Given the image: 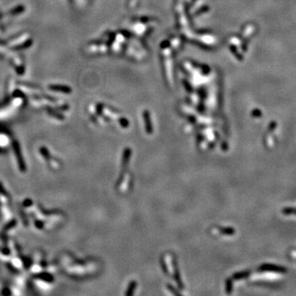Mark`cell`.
Returning <instances> with one entry per match:
<instances>
[{"instance_id": "obj_1", "label": "cell", "mask_w": 296, "mask_h": 296, "mask_svg": "<svg viewBox=\"0 0 296 296\" xmlns=\"http://www.w3.org/2000/svg\"><path fill=\"white\" fill-rule=\"evenodd\" d=\"M258 271H272V272H280L285 273L287 271L286 267L281 266H276L273 264H263L258 267Z\"/></svg>"}, {"instance_id": "obj_9", "label": "cell", "mask_w": 296, "mask_h": 296, "mask_svg": "<svg viewBox=\"0 0 296 296\" xmlns=\"http://www.w3.org/2000/svg\"><path fill=\"white\" fill-rule=\"evenodd\" d=\"M167 288L169 289V290L170 291V292L174 293V294H176V295H180V294H181L179 292H178V291H176L175 290H174V288L173 286H170V285H168V286H167Z\"/></svg>"}, {"instance_id": "obj_4", "label": "cell", "mask_w": 296, "mask_h": 296, "mask_svg": "<svg viewBox=\"0 0 296 296\" xmlns=\"http://www.w3.org/2000/svg\"><path fill=\"white\" fill-rule=\"evenodd\" d=\"M136 286H137V282H136L135 281H131L130 284H129V286H128V290H127V292L125 293V295L127 296L132 295V294H133V292H134V290H135Z\"/></svg>"}, {"instance_id": "obj_10", "label": "cell", "mask_w": 296, "mask_h": 296, "mask_svg": "<svg viewBox=\"0 0 296 296\" xmlns=\"http://www.w3.org/2000/svg\"><path fill=\"white\" fill-rule=\"evenodd\" d=\"M161 266H162V268H163V271H164V272H166V274L168 273V269H167V267H166V265L165 264V262H164V261L163 260H161Z\"/></svg>"}, {"instance_id": "obj_3", "label": "cell", "mask_w": 296, "mask_h": 296, "mask_svg": "<svg viewBox=\"0 0 296 296\" xmlns=\"http://www.w3.org/2000/svg\"><path fill=\"white\" fill-rule=\"evenodd\" d=\"M250 275V271H240V272H237L233 275V278L235 280H240V279L246 278Z\"/></svg>"}, {"instance_id": "obj_11", "label": "cell", "mask_w": 296, "mask_h": 296, "mask_svg": "<svg viewBox=\"0 0 296 296\" xmlns=\"http://www.w3.org/2000/svg\"><path fill=\"white\" fill-rule=\"evenodd\" d=\"M221 148H222V150H224V151H226V150L228 149V145H227L226 142L222 143V145H221Z\"/></svg>"}, {"instance_id": "obj_7", "label": "cell", "mask_w": 296, "mask_h": 296, "mask_svg": "<svg viewBox=\"0 0 296 296\" xmlns=\"http://www.w3.org/2000/svg\"><path fill=\"white\" fill-rule=\"evenodd\" d=\"M226 293L230 294L231 292H232V288H233V283H232V281H231L230 279H227V280H226Z\"/></svg>"}, {"instance_id": "obj_6", "label": "cell", "mask_w": 296, "mask_h": 296, "mask_svg": "<svg viewBox=\"0 0 296 296\" xmlns=\"http://www.w3.org/2000/svg\"><path fill=\"white\" fill-rule=\"evenodd\" d=\"M220 232L224 234H228V235H232L235 233L234 229L231 228V227H226V228H219Z\"/></svg>"}, {"instance_id": "obj_5", "label": "cell", "mask_w": 296, "mask_h": 296, "mask_svg": "<svg viewBox=\"0 0 296 296\" xmlns=\"http://www.w3.org/2000/svg\"><path fill=\"white\" fill-rule=\"evenodd\" d=\"M130 154H131V150L129 149V148H127L125 151H124V153H123V166H127L128 160H129Z\"/></svg>"}, {"instance_id": "obj_8", "label": "cell", "mask_w": 296, "mask_h": 296, "mask_svg": "<svg viewBox=\"0 0 296 296\" xmlns=\"http://www.w3.org/2000/svg\"><path fill=\"white\" fill-rule=\"evenodd\" d=\"M282 213L285 215H291L293 213H296V209L294 207H286L282 210Z\"/></svg>"}, {"instance_id": "obj_2", "label": "cell", "mask_w": 296, "mask_h": 296, "mask_svg": "<svg viewBox=\"0 0 296 296\" xmlns=\"http://www.w3.org/2000/svg\"><path fill=\"white\" fill-rule=\"evenodd\" d=\"M173 263H174V277H175V280L176 281L178 282V285H179V287H180V288H183V285H182V281H181L179 272H178V268L177 267V263H176L175 260H174Z\"/></svg>"}]
</instances>
